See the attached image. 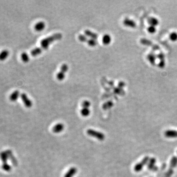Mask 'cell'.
<instances>
[{"label":"cell","instance_id":"ffe728a7","mask_svg":"<svg viewBox=\"0 0 177 177\" xmlns=\"http://www.w3.org/2000/svg\"><path fill=\"white\" fill-rule=\"evenodd\" d=\"M149 23L150 26L155 27L159 24V20L155 17H151L149 20Z\"/></svg>","mask_w":177,"mask_h":177},{"label":"cell","instance_id":"30bf717a","mask_svg":"<svg viewBox=\"0 0 177 177\" xmlns=\"http://www.w3.org/2000/svg\"><path fill=\"white\" fill-rule=\"evenodd\" d=\"M123 24L126 26L131 27V28H134L136 26V23L134 22L133 20L130 19H128V18H126L124 20Z\"/></svg>","mask_w":177,"mask_h":177},{"label":"cell","instance_id":"9c48e42d","mask_svg":"<svg viewBox=\"0 0 177 177\" xmlns=\"http://www.w3.org/2000/svg\"><path fill=\"white\" fill-rule=\"evenodd\" d=\"M149 161L148 165L149 169L152 171H155L157 170V167L155 166V163H156L155 159L154 157H152L149 159Z\"/></svg>","mask_w":177,"mask_h":177},{"label":"cell","instance_id":"5bb4252c","mask_svg":"<svg viewBox=\"0 0 177 177\" xmlns=\"http://www.w3.org/2000/svg\"><path fill=\"white\" fill-rule=\"evenodd\" d=\"M45 27V24L44 22L40 21V22L37 23L35 25L34 28L36 30V31H41L44 29Z\"/></svg>","mask_w":177,"mask_h":177},{"label":"cell","instance_id":"8fae6325","mask_svg":"<svg viewBox=\"0 0 177 177\" xmlns=\"http://www.w3.org/2000/svg\"><path fill=\"white\" fill-rule=\"evenodd\" d=\"M165 136L168 138L177 137V131L174 130H168L164 133Z\"/></svg>","mask_w":177,"mask_h":177},{"label":"cell","instance_id":"e0dca14e","mask_svg":"<svg viewBox=\"0 0 177 177\" xmlns=\"http://www.w3.org/2000/svg\"><path fill=\"white\" fill-rule=\"evenodd\" d=\"M0 159L3 163H7L8 156L6 151H3L0 152Z\"/></svg>","mask_w":177,"mask_h":177},{"label":"cell","instance_id":"ba28073f","mask_svg":"<svg viewBox=\"0 0 177 177\" xmlns=\"http://www.w3.org/2000/svg\"><path fill=\"white\" fill-rule=\"evenodd\" d=\"M65 126L64 125L61 123H59L57 125H56L54 127L52 128V131L53 132L56 133H58L61 132L63 130H64Z\"/></svg>","mask_w":177,"mask_h":177},{"label":"cell","instance_id":"7402d4cb","mask_svg":"<svg viewBox=\"0 0 177 177\" xmlns=\"http://www.w3.org/2000/svg\"><path fill=\"white\" fill-rule=\"evenodd\" d=\"M81 114L83 117H87L90 114V111L88 108H83L81 110Z\"/></svg>","mask_w":177,"mask_h":177},{"label":"cell","instance_id":"5b68a950","mask_svg":"<svg viewBox=\"0 0 177 177\" xmlns=\"http://www.w3.org/2000/svg\"><path fill=\"white\" fill-rule=\"evenodd\" d=\"M149 159H149L148 156H145L140 162L138 163L135 166L134 170L136 172H140V171L142 170V169L144 167L145 165L148 162Z\"/></svg>","mask_w":177,"mask_h":177},{"label":"cell","instance_id":"6da1fadb","mask_svg":"<svg viewBox=\"0 0 177 177\" xmlns=\"http://www.w3.org/2000/svg\"><path fill=\"white\" fill-rule=\"evenodd\" d=\"M62 34L61 33H56L53 35L52 36H49L42 40L40 42L41 47L44 49V50H46L49 46V45L53 42L56 40H58L62 38Z\"/></svg>","mask_w":177,"mask_h":177},{"label":"cell","instance_id":"f1b7e54d","mask_svg":"<svg viewBox=\"0 0 177 177\" xmlns=\"http://www.w3.org/2000/svg\"><path fill=\"white\" fill-rule=\"evenodd\" d=\"M90 101H83L82 104V107L83 108H89V107H90Z\"/></svg>","mask_w":177,"mask_h":177},{"label":"cell","instance_id":"277c9868","mask_svg":"<svg viewBox=\"0 0 177 177\" xmlns=\"http://www.w3.org/2000/svg\"><path fill=\"white\" fill-rule=\"evenodd\" d=\"M68 69L69 67L68 65L64 64L61 65V70L57 75V78L58 80L62 81L64 79L65 77V73L68 71Z\"/></svg>","mask_w":177,"mask_h":177},{"label":"cell","instance_id":"4fadbf2b","mask_svg":"<svg viewBox=\"0 0 177 177\" xmlns=\"http://www.w3.org/2000/svg\"><path fill=\"white\" fill-rule=\"evenodd\" d=\"M84 33H85V34L86 36L90 37L92 38V39L97 40L98 38V36L97 34L94 33V32L90 31V30H86L84 31Z\"/></svg>","mask_w":177,"mask_h":177},{"label":"cell","instance_id":"7a4b0ae2","mask_svg":"<svg viewBox=\"0 0 177 177\" xmlns=\"http://www.w3.org/2000/svg\"><path fill=\"white\" fill-rule=\"evenodd\" d=\"M87 133L88 135L93 137L95 138L100 141H103L105 139V135L104 134L92 129L88 130Z\"/></svg>","mask_w":177,"mask_h":177},{"label":"cell","instance_id":"44dd1931","mask_svg":"<svg viewBox=\"0 0 177 177\" xmlns=\"http://www.w3.org/2000/svg\"><path fill=\"white\" fill-rule=\"evenodd\" d=\"M113 105H114V103L112 101H107L103 104L102 108L104 110H107L112 107Z\"/></svg>","mask_w":177,"mask_h":177},{"label":"cell","instance_id":"d4e9b609","mask_svg":"<svg viewBox=\"0 0 177 177\" xmlns=\"http://www.w3.org/2000/svg\"><path fill=\"white\" fill-rule=\"evenodd\" d=\"M169 38H170V40L172 41L173 42H175L177 41V33L176 32H172L170 35L169 36Z\"/></svg>","mask_w":177,"mask_h":177},{"label":"cell","instance_id":"83f0119b","mask_svg":"<svg viewBox=\"0 0 177 177\" xmlns=\"http://www.w3.org/2000/svg\"><path fill=\"white\" fill-rule=\"evenodd\" d=\"M78 39L80 41L82 42H88V39H87V37L83 35H80L78 36Z\"/></svg>","mask_w":177,"mask_h":177},{"label":"cell","instance_id":"2e32d148","mask_svg":"<svg viewBox=\"0 0 177 177\" xmlns=\"http://www.w3.org/2000/svg\"><path fill=\"white\" fill-rule=\"evenodd\" d=\"M9 52L7 50H4L0 53V61H3L8 57Z\"/></svg>","mask_w":177,"mask_h":177},{"label":"cell","instance_id":"ac0fdd59","mask_svg":"<svg viewBox=\"0 0 177 177\" xmlns=\"http://www.w3.org/2000/svg\"><path fill=\"white\" fill-rule=\"evenodd\" d=\"M111 37L108 34H105L102 37L103 44L105 45H108L111 42Z\"/></svg>","mask_w":177,"mask_h":177},{"label":"cell","instance_id":"cb8c5ba5","mask_svg":"<svg viewBox=\"0 0 177 177\" xmlns=\"http://www.w3.org/2000/svg\"><path fill=\"white\" fill-rule=\"evenodd\" d=\"M21 59H22V61L24 62H25V63L28 62L29 61V60H30L29 55L26 52L22 53V54H21Z\"/></svg>","mask_w":177,"mask_h":177},{"label":"cell","instance_id":"52a82bcc","mask_svg":"<svg viewBox=\"0 0 177 177\" xmlns=\"http://www.w3.org/2000/svg\"><path fill=\"white\" fill-rule=\"evenodd\" d=\"M7 152V155L8 156V159H9L11 161V162L13 164V165L15 166H17L18 165V161L16 157H15V155H13L12 151L11 150H7L6 151Z\"/></svg>","mask_w":177,"mask_h":177},{"label":"cell","instance_id":"3957f363","mask_svg":"<svg viewBox=\"0 0 177 177\" xmlns=\"http://www.w3.org/2000/svg\"><path fill=\"white\" fill-rule=\"evenodd\" d=\"M177 165V157L174 156L173 157L170 162V168L168 171L167 172L165 177H170V176L172 175L173 173L174 168L176 167Z\"/></svg>","mask_w":177,"mask_h":177},{"label":"cell","instance_id":"484cf974","mask_svg":"<svg viewBox=\"0 0 177 177\" xmlns=\"http://www.w3.org/2000/svg\"><path fill=\"white\" fill-rule=\"evenodd\" d=\"M98 42L97 40L94 39H90L88 40V44L90 46H94L98 44Z\"/></svg>","mask_w":177,"mask_h":177},{"label":"cell","instance_id":"f546056e","mask_svg":"<svg viewBox=\"0 0 177 177\" xmlns=\"http://www.w3.org/2000/svg\"><path fill=\"white\" fill-rule=\"evenodd\" d=\"M114 92L116 94H121L123 92V90H121V89L119 88H117L114 89Z\"/></svg>","mask_w":177,"mask_h":177},{"label":"cell","instance_id":"d6986e66","mask_svg":"<svg viewBox=\"0 0 177 177\" xmlns=\"http://www.w3.org/2000/svg\"><path fill=\"white\" fill-rule=\"evenodd\" d=\"M43 50H44V49L41 47L36 48H35V49H33L31 51V54L32 55V56H33L34 57H35V56H37L38 55L41 54Z\"/></svg>","mask_w":177,"mask_h":177},{"label":"cell","instance_id":"1f68e13d","mask_svg":"<svg viewBox=\"0 0 177 177\" xmlns=\"http://www.w3.org/2000/svg\"><path fill=\"white\" fill-rule=\"evenodd\" d=\"M160 68H163L164 65H165V63H164V62L163 61V62H162V61H161L160 63Z\"/></svg>","mask_w":177,"mask_h":177},{"label":"cell","instance_id":"603a6c76","mask_svg":"<svg viewBox=\"0 0 177 177\" xmlns=\"http://www.w3.org/2000/svg\"><path fill=\"white\" fill-rule=\"evenodd\" d=\"M2 168L3 170L6 171V172H9L11 170V166L10 165H9L7 163H3L2 166Z\"/></svg>","mask_w":177,"mask_h":177},{"label":"cell","instance_id":"4316f807","mask_svg":"<svg viewBox=\"0 0 177 177\" xmlns=\"http://www.w3.org/2000/svg\"><path fill=\"white\" fill-rule=\"evenodd\" d=\"M147 30H148V33L151 34H155L156 32V29L155 27L152 26H150L148 28Z\"/></svg>","mask_w":177,"mask_h":177},{"label":"cell","instance_id":"9a60e30c","mask_svg":"<svg viewBox=\"0 0 177 177\" xmlns=\"http://www.w3.org/2000/svg\"><path fill=\"white\" fill-rule=\"evenodd\" d=\"M20 95V92L18 90H16L14 91L10 95L9 99L11 101H16L18 99V98Z\"/></svg>","mask_w":177,"mask_h":177},{"label":"cell","instance_id":"8992f818","mask_svg":"<svg viewBox=\"0 0 177 177\" xmlns=\"http://www.w3.org/2000/svg\"><path fill=\"white\" fill-rule=\"evenodd\" d=\"M21 98L22 101L23 102V103L27 108H30L33 105L32 101L29 99L26 94L22 93V94H21Z\"/></svg>","mask_w":177,"mask_h":177},{"label":"cell","instance_id":"4dcf8cb0","mask_svg":"<svg viewBox=\"0 0 177 177\" xmlns=\"http://www.w3.org/2000/svg\"><path fill=\"white\" fill-rule=\"evenodd\" d=\"M124 85H125V83L123 82H120L119 83V88H122V87H123Z\"/></svg>","mask_w":177,"mask_h":177},{"label":"cell","instance_id":"7c38bea8","mask_svg":"<svg viewBox=\"0 0 177 177\" xmlns=\"http://www.w3.org/2000/svg\"><path fill=\"white\" fill-rule=\"evenodd\" d=\"M77 168L75 167H71L69 169L68 172L65 174L64 177H73L77 173Z\"/></svg>","mask_w":177,"mask_h":177}]
</instances>
